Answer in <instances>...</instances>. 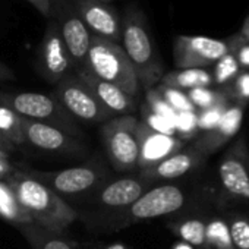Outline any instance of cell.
<instances>
[{
	"label": "cell",
	"instance_id": "37",
	"mask_svg": "<svg viewBox=\"0 0 249 249\" xmlns=\"http://www.w3.org/2000/svg\"><path fill=\"white\" fill-rule=\"evenodd\" d=\"M11 175H12V167H11L8 159L0 157V180H5Z\"/></svg>",
	"mask_w": 249,
	"mask_h": 249
},
{
	"label": "cell",
	"instance_id": "40",
	"mask_svg": "<svg viewBox=\"0 0 249 249\" xmlns=\"http://www.w3.org/2000/svg\"><path fill=\"white\" fill-rule=\"evenodd\" d=\"M12 73L9 69H6L2 63H0V79H5V78H11Z\"/></svg>",
	"mask_w": 249,
	"mask_h": 249
},
{
	"label": "cell",
	"instance_id": "5",
	"mask_svg": "<svg viewBox=\"0 0 249 249\" xmlns=\"http://www.w3.org/2000/svg\"><path fill=\"white\" fill-rule=\"evenodd\" d=\"M138 119L131 114L114 116L101 126V140L107 157L119 172L138 167L140 147L137 140Z\"/></svg>",
	"mask_w": 249,
	"mask_h": 249
},
{
	"label": "cell",
	"instance_id": "38",
	"mask_svg": "<svg viewBox=\"0 0 249 249\" xmlns=\"http://www.w3.org/2000/svg\"><path fill=\"white\" fill-rule=\"evenodd\" d=\"M0 150L5 151V153H9L11 150H14V144L2 132H0Z\"/></svg>",
	"mask_w": 249,
	"mask_h": 249
},
{
	"label": "cell",
	"instance_id": "42",
	"mask_svg": "<svg viewBox=\"0 0 249 249\" xmlns=\"http://www.w3.org/2000/svg\"><path fill=\"white\" fill-rule=\"evenodd\" d=\"M104 249H128L124 245H122V243H114V245H108V246H106Z\"/></svg>",
	"mask_w": 249,
	"mask_h": 249
},
{
	"label": "cell",
	"instance_id": "12",
	"mask_svg": "<svg viewBox=\"0 0 249 249\" xmlns=\"http://www.w3.org/2000/svg\"><path fill=\"white\" fill-rule=\"evenodd\" d=\"M38 66L43 76L54 85L66 78L71 68H73L72 59L62 40L57 22L53 18L49 19L41 40Z\"/></svg>",
	"mask_w": 249,
	"mask_h": 249
},
{
	"label": "cell",
	"instance_id": "22",
	"mask_svg": "<svg viewBox=\"0 0 249 249\" xmlns=\"http://www.w3.org/2000/svg\"><path fill=\"white\" fill-rule=\"evenodd\" d=\"M205 226L207 218L202 217H189L179 221L170 223L169 229L185 243L192 248L204 249L205 248Z\"/></svg>",
	"mask_w": 249,
	"mask_h": 249
},
{
	"label": "cell",
	"instance_id": "27",
	"mask_svg": "<svg viewBox=\"0 0 249 249\" xmlns=\"http://www.w3.org/2000/svg\"><path fill=\"white\" fill-rule=\"evenodd\" d=\"M0 132L14 145L25 142L22 132V117L2 103H0Z\"/></svg>",
	"mask_w": 249,
	"mask_h": 249
},
{
	"label": "cell",
	"instance_id": "32",
	"mask_svg": "<svg viewBox=\"0 0 249 249\" xmlns=\"http://www.w3.org/2000/svg\"><path fill=\"white\" fill-rule=\"evenodd\" d=\"M230 104H221V106H215V107H211V108H205V110H199L196 111L198 114V135L202 134V132H207V131H211L213 128L217 126V123L220 122L221 116L224 114L226 108L229 107Z\"/></svg>",
	"mask_w": 249,
	"mask_h": 249
},
{
	"label": "cell",
	"instance_id": "29",
	"mask_svg": "<svg viewBox=\"0 0 249 249\" xmlns=\"http://www.w3.org/2000/svg\"><path fill=\"white\" fill-rule=\"evenodd\" d=\"M156 89L160 92V95L166 100V103L176 111V113H180V111H196V108L194 107V104L191 103L188 94L185 91H180V89H176V88H172V87H167V85H163V84H159L156 87Z\"/></svg>",
	"mask_w": 249,
	"mask_h": 249
},
{
	"label": "cell",
	"instance_id": "24",
	"mask_svg": "<svg viewBox=\"0 0 249 249\" xmlns=\"http://www.w3.org/2000/svg\"><path fill=\"white\" fill-rule=\"evenodd\" d=\"M204 249H234L224 215H213L207 218Z\"/></svg>",
	"mask_w": 249,
	"mask_h": 249
},
{
	"label": "cell",
	"instance_id": "20",
	"mask_svg": "<svg viewBox=\"0 0 249 249\" xmlns=\"http://www.w3.org/2000/svg\"><path fill=\"white\" fill-rule=\"evenodd\" d=\"M160 84L180 89V91H189L194 88L213 85V75L207 69H199V68L178 69V71L164 73Z\"/></svg>",
	"mask_w": 249,
	"mask_h": 249
},
{
	"label": "cell",
	"instance_id": "21",
	"mask_svg": "<svg viewBox=\"0 0 249 249\" xmlns=\"http://www.w3.org/2000/svg\"><path fill=\"white\" fill-rule=\"evenodd\" d=\"M18 227L34 249H75L60 236V233L46 230L37 224H24Z\"/></svg>",
	"mask_w": 249,
	"mask_h": 249
},
{
	"label": "cell",
	"instance_id": "10",
	"mask_svg": "<svg viewBox=\"0 0 249 249\" xmlns=\"http://www.w3.org/2000/svg\"><path fill=\"white\" fill-rule=\"evenodd\" d=\"M28 175L49 186L57 195H79L88 192L97 188L104 179V172L95 166H79L60 172H33Z\"/></svg>",
	"mask_w": 249,
	"mask_h": 249
},
{
	"label": "cell",
	"instance_id": "43",
	"mask_svg": "<svg viewBox=\"0 0 249 249\" xmlns=\"http://www.w3.org/2000/svg\"><path fill=\"white\" fill-rule=\"evenodd\" d=\"M0 157H5V159H8V153H5V151L0 150Z\"/></svg>",
	"mask_w": 249,
	"mask_h": 249
},
{
	"label": "cell",
	"instance_id": "26",
	"mask_svg": "<svg viewBox=\"0 0 249 249\" xmlns=\"http://www.w3.org/2000/svg\"><path fill=\"white\" fill-rule=\"evenodd\" d=\"M234 249H249V214L229 211L224 214Z\"/></svg>",
	"mask_w": 249,
	"mask_h": 249
},
{
	"label": "cell",
	"instance_id": "2",
	"mask_svg": "<svg viewBox=\"0 0 249 249\" xmlns=\"http://www.w3.org/2000/svg\"><path fill=\"white\" fill-rule=\"evenodd\" d=\"M120 46L135 71L141 88L147 91L160 84L164 75L163 62L156 50L145 15L137 6H131L124 12Z\"/></svg>",
	"mask_w": 249,
	"mask_h": 249
},
{
	"label": "cell",
	"instance_id": "6",
	"mask_svg": "<svg viewBox=\"0 0 249 249\" xmlns=\"http://www.w3.org/2000/svg\"><path fill=\"white\" fill-rule=\"evenodd\" d=\"M218 182L226 204L249 198V147L246 137L234 140L218 163Z\"/></svg>",
	"mask_w": 249,
	"mask_h": 249
},
{
	"label": "cell",
	"instance_id": "41",
	"mask_svg": "<svg viewBox=\"0 0 249 249\" xmlns=\"http://www.w3.org/2000/svg\"><path fill=\"white\" fill-rule=\"evenodd\" d=\"M172 249H194V248H192L191 245H188V243H185V242H182V240H180V242L175 243Z\"/></svg>",
	"mask_w": 249,
	"mask_h": 249
},
{
	"label": "cell",
	"instance_id": "44",
	"mask_svg": "<svg viewBox=\"0 0 249 249\" xmlns=\"http://www.w3.org/2000/svg\"><path fill=\"white\" fill-rule=\"evenodd\" d=\"M98 2H103V3H108V2H111V0H98Z\"/></svg>",
	"mask_w": 249,
	"mask_h": 249
},
{
	"label": "cell",
	"instance_id": "30",
	"mask_svg": "<svg viewBox=\"0 0 249 249\" xmlns=\"http://www.w3.org/2000/svg\"><path fill=\"white\" fill-rule=\"evenodd\" d=\"M153 113L167 119L169 122L172 123H176V116L178 113L166 103V100L160 95V92L154 88H150L147 89V94H145V103H144ZM176 126V124H175Z\"/></svg>",
	"mask_w": 249,
	"mask_h": 249
},
{
	"label": "cell",
	"instance_id": "4",
	"mask_svg": "<svg viewBox=\"0 0 249 249\" xmlns=\"http://www.w3.org/2000/svg\"><path fill=\"white\" fill-rule=\"evenodd\" d=\"M0 103L12 108L22 119L36 120L62 129L63 132L78 137L79 129L72 116L62 107L54 95L41 92H17V94H0Z\"/></svg>",
	"mask_w": 249,
	"mask_h": 249
},
{
	"label": "cell",
	"instance_id": "15",
	"mask_svg": "<svg viewBox=\"0 0 249 249\" xmlns=\"http://www.w3.org/2000/svg\"><path fill=\"white\" fill-rule=\"evenodd\" d=\"M246 106H248L246 103H236V101L231 103L226 108L224 114L217 123V126L213 128L211 131L199 134L194 140L192 145L208 157L217 153L223 145L230 142V140L239 132L243 122Z\"/></svg>",
	"mask_w": 249,
	"mask_h": 249
},
{
	"label": "cell",
	"instance_id": "34",
	"mask_svg": "<svg viewBox=\"0 0 249 249\" xmlns=\"http://www.w3.org/2000/svg\"><path fill=\"white\" fill-rule=\"evenodd\" d=\"M231 100L236 103H246L249 101V72H242L236 76L233 84L227 87Z\"/></svg>",
	"mask_w": 249,
	"mask_h": 249
},
{
	"label": "cell",
	"instance_id": "1",
	"mask_svg": "<svg viewBox=\"0 0 249 249\" xmlns=\"http://www.w3.org/2000/svg\"><path fill=\"white\" fill-rule=\"evenodd\" d=\"M5 182L12 188L34 224L54 233H62L76 220V211L60 195L31 175L14 172Z\"/></svg>",
	"mask_w": 249,
	"mask_h": 249
},
{
	"label": "cell",
	"instance_id": "16",
	"mask_svg": "<svg viewBox=\"0 0 249 249\" xmlns=\"http://www.w3.org/2000/svg\"><path fill=\"white\" fill-rule=\"evenodd\" d=\"M22 132L25 142L43 151L75 153L82 150V145L75 140V137L47 123L22 119Z\"/></svg>",
	"mask_w": 249,
	"mask_h": 249
},
{
	"label": "cell",
	"instance_id": "36",
	"mask_svg": "<svg viewBox=\"0 0 249 249\" xmlns=\"http://www.w3.org/2000/svg\"><path fill=\"white\" fill-rule=\"evenodd\" d=\"M28 2L47 19L52 18L53 14V0H28Z\"/></svg>",
	"mask_w": 249,
	"mask_h": 249
},
{
	"label": "cell",
	"instance_id": "25",
	"mask_svg": "<svg viewBox=\"0 0 249 249\" xmlns=\"http://www.w3.org/2000/svg\"><path fill=\"white\" fill-rule=\"evenodd\" d=\"M186 94H188L191 103L194 104V107L196 108V111L211 108L215 106H221V104L234 103L231 100V95L227 88L211 89L210 87H202V88L189 89V91H186Z\"/></svg>",
	"mask_w": 249,
	"mask_h": 249
},
{
	"label": "cell",
	"instance_id": "39",
	"mask_svg": "<svg viewBox=\"0 0 249 249\" xmlns=\"http://www.w3.org/2000/svg\"><path fill=\"white\" fill-rule=\"evenodd\" d=\"M239 36H240L246 43H249V17L245 19V22H243V25H242V30H240Z\"/></svg>",
	"mask_w": 249,
	"mask_h": 249
},
{
	"label": "cell",
	"instance_id": "11",
	"mask_svg": "<svg viewBox=\"0 0 249 249\" xmlns=\"http://www.w3.org/2000/svg\"><path fill=\"white\" fill-rule=\"evenodd\" d=\"M52 18L57 22L62 40L72 59L73 66L82 69L85 66L91 44V33L78 17L75 8L71 9L68 6H59L53 3Z\"/></svg>",
	"mask_w": 249,
	"mask_h": 249
},
{
	"label": "cell",
	"instance_id": "35",
	"mask_svg": "<svg viewBox=\"0 0 249 249\" xmlns=\"http://www.w3.org/2000/svg\"><path fill=\"white\" fill-rule=\"evenodd\" d=\"M227 43L230 53L236 57L239 66L249 68V43H246L239 34L233 36Z\"/></svg>",
	"mask_w": 249,
	"mask_h": 249
},
{
	"label": "cell",
	"instance_id": "14",
	"mask_svg": "<svg viewBox=\"0 0 249 249\" xmlns=\"http://www.w3.org/2000/svg\"><path fill=\"white\" fill-rule=\"evenodd\" d=\"M137 140L140 147L138 167L141 170L156 166L169 156L180 151L185 145L183 140L156 132L142 120H138L137 124Z\"/></svg>",
	"mask_w": 249,
	"mask_h": 249
},
{
	"label": "cell",
	"instance_id": "8",
	"mask_svg": "<svg viewBox=\"0 0 249 249\" xmlns=\"http://www.w3.org/2000/svg\"><path fill=\"white\" fill-rule=\"evenodd\" d=\"M227 53H230L227 41L202 36H178L173 43V59L178 69H205Z\"/></svg>",
	"mask_w": 249,
	"mask_h": 249
},
{
	"label": "cell",
	"instance_id": "23",
	"mask_svg": "<svg viewBox=\"0 0 249 249\" xmlns=\"http://www.w3.org/2000/svg\"><path fill=\"white\" fill-rule=\"evenodd\" d=\"M0 217L14 223L15 226L34 224L33 218L19 204L15 192L5 180H0Z\"/></svg>",
	"mask_w": 249,
	"mask_h": 249
},
{
	"label": "cell",
	"instance_id": "7",
	"mask_svg": "<svg viewBox=\"0 0 249 249\" xmlns=\"http://www.w3.org/2000/svg\"><path fill=\"white\" fill-rule=\"evenodd\" d=\"M53 95L72 117L81 122L100 123L114 117L113 113L100 104L91 89L78 76L68 75L59 81Z\"/></svg>",
	"mask_w": 249,
	"mask_h": 249
},
{
	"label": "cell",
	"instance_id": "17",
	"mask_svg": "<svg viewBox=\"0 0 249 249\" xmlns=\"http://www.w3.org/2000/svg\"><path fill=\"white\" fill-rule=\"evenodd\" d=\"M207 159L208 156H205L202 151L191 145L188 148H182L180 151L169 156L167 159L161 160L156 166L141 170V172H142V178L145 182L175 180L201 167L207 161Z\"/></svg>",
	"mask_w": 249,
	"mask_h": 249
},
{
	"label": "cell",
	"instance_id": "13",
	"mask_svg": "<svg viewBox=\"0 0 249 249\" xmlns=\"http://www.w3.org/2000/svg\"><path fill=\"white\" fill-rule=\"evenodd\" d=\"M75 11L91 36L120 44L122 18L107 3L98 0H76Z\"/></svg>",
	"mask_w": 249,
	"mask_h": 249
},
{
	"label": "cell",
	"instance_id": "18",
	"mask_svg": "<svg viewBox=\"0 0 249 249\" xmlns=\"http://www.w3.org/2000/svg\"><path fill=\"white\" fill-rule=\"evenodd\" d=\"M76 76L91 89V92L100 101V104L114 116L116 114L123 116L135 110V98L126 94L123 89H120L119 87L98 79L85 68L79 69Z\"/></svg>",
	"mask_w": 249,
	"mask_h": 249
},
{
	"label": "cell",
	"instance_id": "31",
	"mask_svg": "<svg viewBox=\"0 0 249 249\" xmlns=\"http://www.w3.org/2000/svg\"><path fill=\"white\" fill-rule=\"evenodd\" d=\"M198 114L196 111H180L176 116V134L180 140H189L195 135L198 137Z\"/></svg>",
	"mask_w": 249,
	"mask_h": 249
},
{
	"label": "cell",
	"instance_id": "19",
	"mask_svg": "<svg viewBox=\"0 0 249 249\" xmlns=\"http://www.w3.org/2000/svg\"><path fill=\"white\" fill-rule=\"evenodd\" d=\"M145 186L147 183L141 179H117L100 189L97 202L108 208H128L145 192Z\"/></svg>",
	"mask_w": 249,
	"mask_h": 249
},
{
	"label": "cell",
	"instance_id": "9",
	"mask_svg": "<svg viewBox=\"0 0 249 249\" xmlns=\"http://www.w3.org/2000/svg\"><path fill=\"white\" fill-rule=\"evenodd\" d=\"M188 202L186 192L176 185H161L145 191L126 210L129 221L150 220L178 213Z\"/></svg>",
	"mask_w": 249,
	"mask_h": 249
},
{
	"label": "cell",
	"instance_id": "28",
	"mask_svg": "<svg viewBox=\"0 0 249 249\" xmlns=\"http://www.w3.org/2000/svg\"><path fill=\"white\" fill-rule=\"evenodd\" d=\"M240 66L236 60V57L231 53H227L220 60L214 63V72L213 75V84L220 85L221 88H227L233 84L239 72Z\"/></svg>",
	"mask_w": 249,
	"mask_h": 249
},
{
	"label": "cell",
	"instance_id": "33",
	"mask_svg": "<svg viewBox=\"0 0 249 249\" xmlns=\"http://www.w3.org/2000/svg\"><path fill=\"white\" fill-rule=\"evenodd\" d=\"M141 113H142V122L145 124H148V126L153 131L160 132V134H164V135H170V137H175L176 135V126H175V123H172L167 119H164V117L153 113L145 104L142 106Z\"/></svg>",
	"mask_w": 249,
	"mask_h": 249
},
{
	"label": "cell",
	"instance_id": "3",
	"mask_svg": "<svg viewBox=\"0 0 249 249\" xmlns=\"http://www.w3.org/2000/svg\"><path fill=\"white\" fill-rule=\"evenodd\" d=\"M84 68L98 79L119 87L134 98L140 94L141 87L138 78L120 44L91 36Z\"/></svg>",
	"mask_w": 249,
	"mask_h": 249
}]
</instances>
